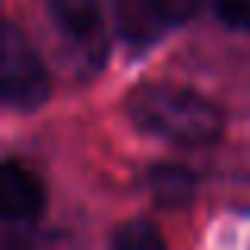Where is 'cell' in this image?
Here are the masks:
<instances>
[{
  "label": "cell",
  "mask_w": 250,
  "mask_h": 250,
  "mask_svg": "<svg viewBox=\"0 0 250 250\" xmlns=\"http://www.w3.org/2000/svg\"><path fill=\"white\" fill-rule=\"evenodd\" d=\"M44 209V184L22 162L6 159L0 168V212L6 222H32Z\"/></svg>",
  "instance_id": "4"
},
{
  "label": "cell",
  "mask_w": 250,
  "mask_h": 250,
  "mask_svg": "<svg viewBox=\"0 0 250 250\" xmlns=\"http://www.w3.org/2000/svg\"><path fill=\"white\" fill-rule=\"evenodd\" d=\"M108 250H168L162 231L146 219H133L127 225H121L111 238Z\"/></svg>",
  "instance_id": "7"
},
{
  "label": "cell",
  "mask_w": 250,
  "mask_h": 250,
  "mask_svg": "<svg viewBox=\"0 0 250 250\" xmlns=\"http://www.w3.org/2000/svg\"><path fill=\"white\" fill-rule=\"evenodd\" d=\"M51 95V76L38 51L13 19L0 29V98L13 111H35Z\"/></svg>",
  "instance_id": "2"
},
{
  "label": "cell",
  "mask_w": 250,
  "mask_h": 250,
  "mask_svg": "<svg viewBox=\"0 0 250 250\" xmlns=\"http://www.w3.org/2000/svg\"><path fill=\"white\" fill-rule=\"evenodd\" d=\"M149 184H152V193L159 203L165 206H177V203H187L190 193H193V174L177 165H159L149 174Z\"/></svg>",
  "instance_id": "6"
},
{
  "label": "cell",
  "mask_w": 250,
  "mask_h": 250,
  "mask_svg": "<svg viewBox=\"0 0 250 250\" xmlns=\"http://www.w3.org/2000/svg\"><path fill=\"white\" fill-rule=\"evenodd\" d=\"M124 111L136 130L174 146H209L225 130V114L212 98L177 83L149 80L133 85Z\"/></svg>",
  "instance_id": "1"
},
{
  "label": "cell",
  "mask_w": 250,
  "mask_h": 250,
  "mask_svg": "<svg viewBox=\"0 0 250 250\" xmlns=\"http://www.w3.org/2000/svg\"><path fill=\"white\" fill-rule=\"evenodd\" d=\"M215 16L238 32H250V0H215Z\"/></svg>",
  "instance_id": "8"
},
{
  "label": "cell",
  "mask_w": 250,
  "mask_h": 250,
  "mask_svg": "<svg viewBox=\"0 0 250 250\" xmlns=\"http://www.w3.org/2000/svg\"><path fill=\"white\" fill-rule=\"evenodd\" d=\"M48 13L63 38L83 51H104V19L98 0H48Z\"/></svg>",
  "instance_id": "5"
},
{
  "label": "cell",
  "mask_w": 250,
  "mask_h": 250,
  "mask_svg": "<svg viewBox=\"0 0 250 250\" xmlns=\"http://www.w3.org/2000/svg\"><path fill=\"white\" fill-rule=\"evenodd\" d=\"M200 6V0H117V22L124 38L133 44H149L177 25L190 19Z\"/></svg>",
  "instance_id": "3"
}]
</instances>
